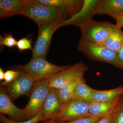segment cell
<instances>
[{
	"instance_id": "cell-1",
	"label": "cell",
	"mask_w": 123,
	"mask_h": 123,
	"mask_svg": "<svg viewBox=\"0 0 123 123\" xmlns=\"http://www.w3.org/2000/svg\"><path fill=\"white\" fill-rule=\"evenodd\" d=\"M21 15L33 20L39 27L57 20H68L71 17L63 10L42 4L34 0H28Z\"/></svg>"
},
{
	"instance_id": "cell-12",
	"label": "cell",
	"mask_w": 123,
	"mask_h": 123,
	"mask_svg": "<svg viewBox=\"0 0 123 123\" xmlns=\"http://www.w3.org/2000/svg\"><path fill=\"white\" fill-rule=\"evenodd\" d=\"M94 15H108L111 17L123 14V0H98L93 9Z\"/></svg>"
},
{
	"instance_id": "cell-24",
	"label": "cell",
	"mask_w": 123,
	"mask_h": 123,
	"mask_svg": "<svg viewBox=\"0 0 123 123\" xmlns=\"http://www.w3.org/2000/svg\"><path fill=\"white\" fill-rule=\"evenodd\" d=\"M32 39L29 37L23 38L17 41V46L20 52L27 50H32Z\"/></svg>"
},
{
	"instance_id": "cell-3",
	"label": "cell",
	"mask_w": 123,
	"mask_h": 123,
	"mask_svg": "<svg viewBox=\"0 0 123 123\" xmlns=\"http://www.w3.org/2000/svg\"><path fill=\"white\" fill-rule=\"evenodd\" d=\"M68 66L55 65L47 61L46 59L32 58L27 63L16 66L15 68L27 73L36 82L49 78Z\"/></svg>"
},
{
	"instance_id": "cell-25",
	"label": "cell",
	"mask_w": 123,
	"mask_h": 123,
	"mask_svg": "<svg viewBox=\"0 0 123 123\" xmlns=\"http://www.w3.org/2000/svg\"><path fill=\"white\" fill-rule=\"evenodd\" d=\"M111 123H123V98L122 95Z\"/></svg>"
},
{
	"instance_id": "cell-10",
	"label": "cell",
	"mask_w": 123,
	"mask_h": 123,
	"mask_svg": "<svg viewBox=\"0 0 123 123\" xmlns=\"http://www.w3.org/2000/svg\"><path fill=\"white\" fill-rule=\"evenodd\" d=\"M4 86L0 88V113L7 115L9 118L17 122H22L27 120L26 112L24 108L21 109L13 103Z\"/></svg>"
},
{
	"instance_id": "cell-7",
	"label": "cell",
	"mask_w": 123,
	"mask_h": 123,
	"mask_svg": "<svg viewBox=\"0 0 123 123\" xmlns=\"http://www.w3.org/2000/svg\"><path fill=\"white\" fill-rule=\"evenodd\" d=\"M88 69L83 62L74 65L69 66L64 70L60 71L49 78L50 88L59 89L66 84L80 78L84 77Z\"/></svg>"
},
{
	"instance_id": "cell-26",
	"label": "cell",
	"mask_w": 123,
	"mask_h": 123,
	"mask_svg": "<svg viewBox=\"0 0 123 123\" xmlns=\"http://www.w3.org/2000/svg\"><path fill=\"white\" fill-rule=\"evenodd\" d=\"M119 103L115 107H114L112 110H111L110 112H108L107 114L105 115L104 116L102 117L101 118V119L96 123H111L112 117H113V116L115 112L117 109Z\"/></svg>"
},
{
	"instance_id": "cell-6",
	"label": "cell",
	"mask_w": 123,
	"mask_h": 123,
	"mask_svg": "<svg viewBox=\"0 0 123 123\" xmlns=\"http://www.w3.org/2000/svg\"><path fill=\"white\" fill-rule=\"evenodd\" d=\"M63 21L57 20L39 27L37 38L32 50V58L46 59L53 34L63 26Z\"/></svg>"
},
{
	"instance_id": "cell-2",
	"label": "cell",
	"mask_w": 123,
	"mask_h": 123,
	"mask_svg": "<svg viewBox=\"0 0 123 123\" xmlns=\"http://www.w3.org/2000/svg\"><path fill=\"white\" fill-rule=\"evenodd\" d=\"M118 28L116 24L109 22L97 21L91 19L80 29L81 37L79 41L94 44H102Z\"/></svg>"
},
{
	"instance_id": "cell-27",
	"label": "cell",
	"mask_w": 123,
	"mask_h": 123,
	"mask_svg": "<svg viewBox=\"0 0 123 123\" xmlns=\"http://www.w3.org/2000/svg\"><path fill=\"white\" fill-rule=\"evenodd\" d=\"M116 20V25L120 29L123 27V14L120 16H112L111 17Z\"/></svg>"
},
{
	"instance_id": "cell-15",
	"label": "cell",
	"mask_w": 123,
	"mask_h": 123,
	"mask_svg": "<svg viewBox=\"0 0 123 123\" xmlns=\"http://www.w3.org/2000/svg\"><path fill=\"white\" fill-rule=\"evenodd\" d=\"M122 95L109 102H93L89 104V111L92 116L102 117L110 112L118 104Z\"/></svg>"
},
{
	"instance_id": "cell-28",
	"label": "cell",
	"mask_w": 123,
	"mask_h": 123,
	"mask_svg": "<svg viewBox=\"0 0 123 123\" xmlns=\"http://www.w3.org/2000/svg\"><path fill=\"white\" fill-rule=\"evenodd\" d=\"M118 57L119 60L121 63V65L123 67V46L121 49L118 52H117Z\"/></svg>"
},
{
	"instance_id": "cell-19",
	"label": "cell",
	"mask_w": 123,
	"mask_h": 123,
	"mask_svg": "<svg viewBox=\"0 0 123 123\" xmlns=\"http://www.w3.org/2000/svg\"><path fill=\"white\" fill-rule=\"evenodd\" d=\"M84 77L80 78L66 84L61 88L57 89V93L62 102L63 106L69 101L72 100L73 93L76 86Z\"/></svg>"
},
{
	"instance_id": "cell-29",
	"label": "cell",
	"mask_w": 123,
	"mask_h": 123,
	"mask_svg": "<svg viewBox=\"0 0 123 123\" xmlns=\"http://www.w3.org/2000/svg\"><path fill=\"white\" fill-rule=\"evenodd\" d=\"M5 73L1 68H0V80H4Z\"/></svg>"
},
{
	"instance_id": "cell-22",
	"label": "cell",
	"mask_w": 123,
	"mask_h": 123,
	"mask_svg": "<svg viewBox=\"0 0 123 123\" xmlns=\"http://www.w3.org/2000/svg\"><path fill=\"white\" fill-rule=\"evenodd\" d=\"M17 40L14 37L11 33L7 34L4 36H0V45L1 48L6 46L12 48L17 45Z\"/></svg>"
},
{
	"instance_id": "cell-11",
	"label": "cell",
	"mask_w": 123,
	"mask_h": 123,
	"mask_svg": "<svg viewBox=\"0 0 123 123\" xmlns=\"http://www.w3.org/2000/svg\"><path fill=\"white\" fill-rule=\"evenodd\" d=\"M63 107V103L57 94V89L50 88L41 110L44 121L54 120L61 112Z\"/></svg>"
},
{
	"instance_id": "cell-9",
	"label": "cell",
	"mask_w": 123,
	"mask_h": 123,
	"mask_svg": "<svg viewBox=\"0 0 123 123\" xmlns=\"http://www.w3.org/2000/svg\"><path fill=\"white\" fill-rule=\"evenodd\" d=\"M35 82L29 74L20 70L17 78L4 87L12 101H14L23 95L30 98Z\"/></svg>"
},
{
	"instance_id": "cell-23",
	"label": "cell",
	"mask_w": 123,
	"mask_h": 123,
	"mask_svg": "<svg viewBox=\"0 0 123 123\" xmlns=\"http://www.w3.org/2000/svg\"><path fill=\"white\" fill-rule=\"evenodd\" d=\"M20 70H7L5 73L4 81L0 84V86H5L15 80L20 74Z\"/></svg>"
},
{
	"instance_id": "cell-30",
	"label": "cell",
	"mask_w": 123,
	"mask_h": 123,
	"mask_svg": "<svg viewBox=\"0 0 123 123\" xmlns=\"http://www.w3.org/2000/svg\"><path fill=\"white\" fill-rule=\"evenodd\" d=\"M122 96H123V94H122Z\"/></svg>"
},
{
	"instance_id": "cell-17",
	"label": "cell",
	"mask_w": 123,
	"mask_h": 123,
	"mask_svg": "<svg viewBox=\"0 0 123 123\" xmlns=\"http://www.w3.org/2000/svg\"><path fill=\"white\" fill-rule=\"evenodd\" d=\"M92 88L86 83L84 79L78 84L73 93L72 100H79L90 104L93 101L92 98Z\"/></svg>"
},
{
	"instance_id": "cell-21",
	"label": "cell",
	"mask_w": 123,
	"mask_h": 123,
	"mask_svg": "<svg viewBox=\"0 0 123 123\" xmlns=\"http://www.w3.org/2000/svg\"><path fill=\"white\" fill-rule=\"evenodd\" d=\"M102 117L91 116L83 118L78 119L66 122H57L53 120L43 121V123H96L101 119Z\"/></svg>"
},
{
	"instance_id": "cell-4",
	"label": "cell",
	"mask_w": 123,
	"mask_h": 123,
	"mask_svg": "<svg viewBox=\"0 0 123 123\" xmlns=\"http://www.w3.org/2000/svg\"><path fill=\"white\" fill-rule=\"evenodd\" d=\"M77 49L91 61L107 63L123 70L117 52L101 44L79 41Z\"/></svg>"
},
{
	"instance_id": "cell-18",
	"label": "cell",
	"mask_w": 123,
	"mask_h": 123,
	"mask_svg": "<svg viewBox=\"0 0 123 123\" xmlns=\"http://www.w3.org/2000/svg\"><path fill=\"white\" fill-rule=\"evenodd\" d=\"M107 48L118 52L123 46V32L118 28L111 34L106 40L101 44Z\"/></svg>"
},
{
	"instance_id": "cell-5",
	"label": "cell",
	"mask_w": 123,
	"mask_h": 123,
	"mask_svg": "<svg viewBox=\"0 0 123 123\" xmlns=\"http://www.w3.org/2000/svg\"><path fill=\"white\" fill-rule=\"evenodd\" d=\"M49 78L35 82L29 102L24 108L27 120L36 116L42 110L50 89Z\"/></svg>"
},
{
	"instance_id": "cell-20",
	"label": "cell",
	"mask_w": 123,
	"mask_h": 123,
	"mask_svg": "<svg viewBox=\"0 0 123 123\" xmlns=\"http://www.w3.org/2000/svg\"><path fill=\"white\" fill-rule=\"evenodd\" d=\"M0 120L1 123H38L41 121H44V119L42 115V111L38 113L37 115L34 118L22 122H17L10 119L5 116L4 115H0Z\"/></svg>"
},
{
	"instance_id": "cell-16",
	"label": "cell",
	"mask_w": 123,
	"mask_h": 123,
	"mask_svg": "<svg viewBox=\"0 0 123 123\" xmlns=\"http://www.w3.org/2000/svg\"><path fill=\"white\" fill-rule=\"evenodd\" d=\"M123 94V86L108 90L92 89L93 102H105L112 101Z\"/></svg>"
},
{
	"instance_id": "cell-8",
	"label": "cell",
	"mask_w": 123,
	"mask_h": 123,
	"mask_svg": "<svg viewBox=\"0 0 123 123\" xmlns=\"http://www.w3.org/2000/svg\"><path fill=\"white\" fill-rule=\"evenodd\" d=\"M89 104L79 100H72L64 105L61 112L53 120L66 122L92 116L89 111Z\"/></svg>"
},
{
	"instance_id": "cell-14",
	"label": "cell",
	"mask_w": 123,
	"mask_h": 123,
	"mask_svg": "<svg viewBox=\"0 0 123 123\" xmlns=\"http://www.w3.org/2000/svg\"><path fill=\"white\" fill-rule=\"evenodd\" d=\"M28 0H0V18H5L21 15Z\"/></svg>"
},
{
	"instance_id": "cell-13",
	"label": "cell",
	"mask_w": 123,
	"mask_h": 123,
	"mask_svg": "<svg viewBox=\"0 0 123 123\" xmlns=\"http://www.w3.org/2000/svg\"><path fill=\"white\" fill-rule=\"evenodd\" d=\"M42 4L63 10L70 17L78 13L82 8L84 0H34ZM70 17V18H71Z\"/></svg>"
}]
</instances>
